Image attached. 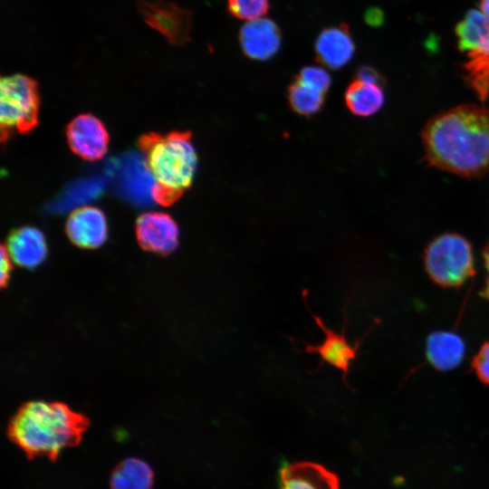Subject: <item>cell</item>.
Here are the masks:
<instances>
[{"label": "cell", "instance_id": "obj_1", "mask_svg": "<svg viewBox=\"0 0 489 489\" xmlns=\"http://www.w3.org/2000/svg\"><path fill=\"white\" fill-rule=\"evenodd\" d=\"M429 165L465 177L489 171V109L462 104L430 119L421 132Z\"/></svg>", "mask_w": 489, "mask_h": 489}, {"label": "cell", "instance_id": "obj_2", "mask_svg": "<svg viewBox=\"0 0 489 489\" xmlns=\"http://www.w3.org/2000/svg\"><path fill=\"white\" fill-rule=\"evenodd\" d=\"M90 427L89 419L60 402L31 401L10 419L8 438L28 459L55 461L62 450L77 446Z\"/></svg>", "mask_w": 489, "mask_h": 489}, {"label": "cell", "instance_id": "obj_3", "mask_svg": "<svg viewBox=\"0 0 489 489\" xmlns=\"http://www.w3.org/2000/svg\"><path fill=\"white\" fill-rule=\"evenodd\" d=\"M138 146L154 179L153 200L165 206L174 204L190 187L196 173L197 156L192 134L149 132L139 137Z\"/></svg>", "mask_w": 489, "mask_h": 489}, {"label": "cell", "instance_id": "obj_4", "mask_svg": "<svg viewBox=\"0 0 489 489\" xmlns=\"http://www.w3.org/2000/svg\"><path fill=\"white\" fill-rule=\"evenodd\" d=\"M424 265L428 277L445 288L459 287L475 273L472 246L455 233L440 235L428 244Z\"/></svg>", "mask_w": 489, "mask_h": 489}, {"label": "cell", "instance_id": "obj_5", "mask_svg": "<svg viewBox=\"0 0 489 489\" xmlns=\"http://www.w3.org/2000/svg\"><path fill=\"white\" fill-rule=\"evenodd\" d=\"M455 35L459 50L465 53V80L484 101L489 98V15L469 11L456 25Z\"/></svg>", "mask_w": 489, "mask_h": 489}, {"label": "cell", "instance_id": "obj_6", "mask_svg": "<svg viewBox=\"0 0 489 489\" xmlns=\"http://www.w3.org/2000/svg\"><path fill=\"white\" fill-rule=\"evenodd\" d=\"M1 141L13 132L26 134L38 124L40 96L37 82L24 74L2 77L0 82Z\"/></svg>", "mask_w": 489, "mask_h": 489}, {"label": "cell", "instance_id": "obj_7", "mask_svg": "<svg viewBox=\"0 0 489 489\" xmlns=\"http://www.w3.org/2000/svg\"><path fill=\"white\" fill-rule=\"evenodd\" d=\"M138 9L146 24L164 35L169 43L182 45L190 41L191 11L163 0H140Z\"/></svg>", "mask_w": 489, "mask_h": 489}, {"label": "cell", "instance_id": "obj_8", "mask_svg": "<svg viewBox=\"0 0 489 489\" xmlns=\"http://www.w3.org/2000/svg\"><path fill=\"white\" fill-rule=\"evenodd\" d=\"M66 139L72 151L89 161L101 159L110 141L102 121L90 113L80 114L70 121L66 127Z\"/></svg>", "mask_w": 489, "mask_h": 489}, {"label": "cell", "instance_id": "obj_9", "mask_svg": "<svg viewBox=\"0 0 489 489\" xmlns=\"http://www.w3.org/2000/svg\"><path fill=\"white\" fill-rule=\"evenodd\" d=\"M239 43L245 56L254 61H267L282 45V32L269 18L246 22L239 31Z\"/></svg>", "mask_w": 489, "mask_h": 489}, {"label": "cell", "instance_id": "obj_10", "mask_svg": "<svg viewBox=\"0 0 489 489\" xmlns=\"http://www.w3.org/2000/svg\"><path fill=\"white\" fill-rule=\"evenodd\" d=\"M137 238L140 245L149 251L168 254L178 244V227L168 214L148 212L142 214L136 224Z\"/></svg>", "mask_w": 489, "mask_h": 489}, {"label": "cell", "instance_id": "obj_11", "mask_svg": "<svg viewBox=\"0 0 489 489\" xmlns=\"http://www.w3.org/2000/svg\"><path fill=\"white\" fill-rule=\"evenodd\" d=\"M312 316L316 325L322 331L324 340L320 344H306L304 352L319 355L320 366L326 362L342 371L343 380L346 381L351 361L357 356L359 343L355 346L349 343L345 336V324L340 333L326 326L318 315L312 313Z\"/></svg>", "mask_w": 489, "mask_h": 489}, {"label": "cell", "instance_id": "obj_12", "mask_svg": "<svg viewBox=\"0 0 489 489\" xmlns=\"http://www.w3.org/2000/svg\"><path fill=\"white\" fill-rule=\"evenodd\" d=\"M314 52L322 65L333 70L344 67L355 52L349 25L339 24L323 28L315 40Z\"/></svg>", "mask_w": 489, "mask_h": 489}, {"label": "cell", "instance_id": "obj_13", "mask_svg": "<svg viewBox=\"0 0 489 489\" xmlns=\"http://www.w3.org/2000/svg\"><path fill=\"white\" fill-rule=\"evenodd\" d=\"M66 233L71 241L83 248L101 245L108 236V225L103 212L95 206L74 209L66 222Z\"/></svg>", "mask_w": 489, "mask_h": 489}, {"label": "cell", "instance_id": "obj_14", "mask_svg": "<svg viewBox=\"0 0 489 489\" xmlns=\"http://www.w3.org/2000/svg\"><path fill=\"white\" fill-rule=\"evenodd\" d=\"M280 480V489H340L337 475L313 462H295L283 467Z\"/></svg>", "mask_w": 489, "mask_h": 489}, {"label": "cell", "instance_id": "obj_15", "mask_svg": "<svg viewBox=\"0 0 489 489\" xmlns=\"http://www.w3.org/2000/svg\"><path fill=\"white\" fill-rule=\"evenodd\" d=\"M6 251L16 264L34 268L46 257L47 245L44 235L39 229L24 226L10 235Z\"/></svg>", "mask_w": 489, "mask_h": 489}, {"label": "cell", "instance_id": "obj_16", "mask_svg": "<svg viewBox=\"0 0 489 489\" xmlns=\"http://www.w3.org/2000/svg\"><path fill=\"white\" fill-rule=\"evenodd\" d=\"M465 352V342L455 332L436 331L427 339V359L437 370L447 371L456 368L461 364Z\"/></svg>", "mask_w": 489, "mask_h": 489}, {"label": "cell", "instance_id": "obj_17", "mask_svg": "<svg viewBox=\"0 0 489 489\" xmlns=\"http://www.w3.org/2000/svg\"><path fill=\"white\" fill-rule=\"evenodd\" d=\"M385 95L381 84L355 78L345 92V102L350 112L369 117L378 112L384 104Z\"/></svg>", "mask_w": 489, "mask_h": 489}, {"label": "cell", "instance_id": "obj_18", "mask_svg": "<svg viewBox=\"0 0 489 489\" xmlns=\"http://www.w3.org/2000/svg\"><path fill=\"white\" fill-rule=\"evenodd\" d=\"M154 472L144 460L128 457L113 469L110 478V489H152Z\"/></svg>", "mask_w": 489, "mask_h": 489}, {"label": "cell", "instance_id": "obj_19", "mask_svg": "<svg viewBox=\"0 0 489 489\" xmlns=\"http://www.w3.org/2000/svg\"><path fill=\"white\" fill-rule=\"evenodd\" d=\"M324 93L296 79L288 90L291 108L302 116H311L318 112L324 104Z\"/></svg>", "mask_w": 489, "mask_h": 489}, {"label": "cell", "instance_id": "obj_20", "mask_svg": "<svg viewBox=\"0 0 489 489\" xmlns=\"http://www.w3.org/2000/svg\"><path fill=\"white\" fill-rule=\"evenodd\" d=\"M270 6V0H226V9L230 15L249 21L266 14Z\"/></svg>", "mask_w": 489, "mask_h": 489}, {"label": "cell", "instance_id": "obj_21", "mask_svg": "<svg viewBox=\"0 0 489 489\" xmlns=\"http://www.w3.org/2000/svg\"><path fill=\"white\" fill-rule=\"evenodd\" d=\"M295 79L324 94L329 90L331 82L328 72L321 67L314 65L303 67Z\"/></svg>", "mask_w": 489, "mask_h": 489}, {"label": "cell", "instance_id": "obj_22", "mask_svg": "<svg viewBox=\"0 0 489 489\" xmlns=\"http://www.w3.org/2000/svg\"><path fill=\"white\" fill-rule=\"evenodd\" d=\"M472 368L480 381L489 386V341L484 342L474 356Z\"/></svg>", "mask_w": 489, "mask_h": 489}, {"label": "cell", "instance_id": "obj_23", "mask_svg": "<svg viewBox=\"0 0 489 489\" xmlns=\"http://www.w3.org/2000/svg\"><path fill=\"white\" fill-rule=\"evenodd\" d=\"M356 75H357L356 78L366 81V82L379 83V84H381L382 82L380 74L378 72L377 70H375L374 68L370 66L360 67L359 70L357 71Z\"/></svg>", "mask_w": 489, "mask_h": 489}, {"label": "cell", "instance_id": "obj_24", "mask_svg": "<svg viewBox=\"0 0 489 489\" xmlns=\"http://www.w3.org/2000/svg\"><path fill=\"white\" fill-rule=\"evenodd\" d=\"M483 259L485 269V280L484 287L480 292V295L486 300H489V242L483 250Z\"/></svg>", "mask_w": 489, "mask_h": 489}, {"label": "cell", "instance_id": "obj_25", "mask_svg": "<svg viewBox=\"0 0 489 489\" xmlns=\"http://www.w3.org/2000/svg\"><path fill=\"white\" fill-rule=\"evenodd\" d=\"M10 256L6 251V248L5 247H2V250H1V267H0V272H1V282L2 283H4L6 279L8 278V273H9V271H10Z\"/></svg>", "mask_w": 489, "mask_h": 489}, {"label": "cell", "instance_id": "obj_26", "mask_svg": "<svg viewBox=\"0 0 489 489\" xmlns=\"http://www.w3.org/2000/svg\"><path fill=\"white\" fill-rule=\"evenodd\" d=\"M479 10L484 14L489 15V0H481Z\"/></svg>", "mask_w": 489, "mask_h": 489}]
</instances>
